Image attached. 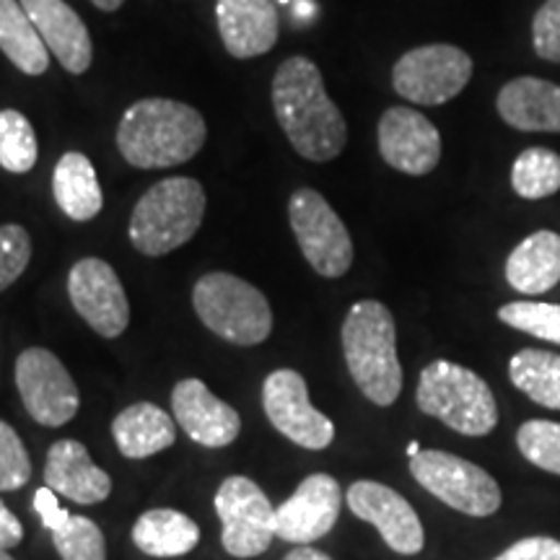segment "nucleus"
<instances>
[{
  "label": "nucleus",
  "instance_id": "f257e3e1",
  "mask_svg": "<svg viewBox=\"0 0 560 560\" xmlns=\"http://www.w3.org/2000/svg\"><path fill=\"white\" fill-rule=\"evenodd\" d=\"M272 109L291 145L306 161L325 164L348 143V125L310 58L283 60L272 79Z\"/></svg>",
  "mask_w": 560,
  "mask_h": 560
},
{
  "label": "nucleus",
  "instance_id": "f03ea898",
  "mask_svg": "<svg viewBox=\"0 0 560 560\" xmlns=\"http://www.w3.org/2000/svg\"><path fill=\"white\" fill-rule=\"evenodd\" d=\"M202 115L177 100H140L125 109L117 149L138 170H170L185 164L206 143Z\"/></svg>",
  "mask_w": 560,
  "mask_h": 560
},
{
  "label": "nucleus",
  "instance_id": "7ed1b4c3",
  "mask_svg": "<svg viewBox=\"0 0 560 560\" xmlns=\"http://www.w3.org/2000/svg\"><path fill=\"white\" fill-rule=\"evenodd\" d=\"M342 353L361 395L380 408L397 402L402 366L397 355L395 317L382 301L363 299L350 306L342 322Z\"/></svg>",
  "mask_w": 560,
  "mask_h": 560
},
{
  "label": "nucleus",
  "instance_id": "20e7f679",
  "mask_svg": "<svg viewBox=\"0 0 560 560\" xmlns=\"http://www.w3.org/2000/svg\"><path fill=\"white\" fill-rule=\"evenodd\" d=\"M206 215V190L192 177H170L151 187L130 215V242L140 255L161 257L198 234Z\"/></svg>",
  "mask_w": 560,
  "mask_h": 560
},
{
  "label": "nucleus",
  "instance_id": "39448f33",
  "mask_svg": "<svg viewBox=\"0 0 560 560\" xmlns=\"http://www.w3.org/2000/svg\"><path fill=\"white\" fill-rule=\"evenodd\" d=\"M416 402L420 412L462 436H488L499 425V405L488 382L452 361H433L420 371Z\"/></svg>",
  "mask_w": 560,
  "mask_h": 560
},
{
  "label": "nucleus",
  "instance_id": "423d86ee",
  "mask_svg": "<svg viewBox=\"0 0 560 560\" xmlns=\"http://www.w3.org/2000/svg\"><path fill=\"white\" fill-rule=\"evenodd\" d=\"M192 306L210 332L234 346H260L272 332L265 293L231 272H208L195 283Z\"/></svg>",
  "mask_w": 560,
  "mask_h": 560
},
{
  "label": "nucleus",
  "instance_id": "0eeeda50",
  "mask_svg": "<svg viewBox=\"0 0 560 560\" xmlns=\"http://www.w3.org/2000/svg\"><path fill=\"white\" fill-rule=\"evenodd\" d=\"M410 472L441 503L467 516H493L501 509L503 495L493 475L457 454L423 450L410 457Z\"/></svg>",
  "mask_w": 560,
  "mask_h": 560
},
{
  "label": "nucleus",
  "instance_id": "6e6552de",
  "mask_svg": "<svg viewBox=\"0 0 560 560\" xmlns=\"http://www.w3.org/2000/svg\"><path fill=\"white\" fill-rule=\"evenodd\" d=\"M289 219L301 255L322 278H342L353 265V242L330 202L312 187H299L289 200Z\"/></svg>",
  "mask_w": 560,
  "mask_h": 560
},
{
  "label": "nucleus",
  "instance_id": "1a4fd4ad",
  "mask_svg": "<svg viewBox=\"0 0 560 560\" xmlns=\"http://www.w3.org/2000/svg\"><path fill=\"white\" fill-rule=\"evenodd\" d=\"M215 514L223 524L221 540L229 556L257 558L276 537V509L262 488L244 475H231L215 493Z\"/></svg>",
  "mask_w": 560,
  "mask_h": 560
},
{
  "label": "nucleus",
  "instance_id": "9d476101",
  "mask_svg": "<svg viewBox=\"0 0 560 560\" xmlns=\"http://www.w3.org/2000/svg\"><path fill=\"white\" fill-rule=\"evenodd\" d=\"M472 79V58L454 45H423L405 52L392 70L395 91L412 104L439 107Z\"/></svg>",
  "mask_w": 560,
  "mask_h": 560
},
{
  "label": "nucleus",
  "instance_id": "9b49d317",
  "mask_svg": "<svg viewBox=\"0 0 560 560\" xmlns=\"http://www.w3.org/2000/svg\"><path fill=\"white\" fill-rule=\"evenodd\" d=\"M262 408L280 436L310 452H322L335 441V423L310 400L304 376L278 369L262 384Z\"/></svg>",
  "mask_w": 560,
  "mask_h": 560
},
{
  "label": "nucleus",
  "instance_id": "f8f14e48",
  "mask_svg": "<svg viewBox=\"0 0 560 560\" xmlns=\"http://www.w3.org/2000/svg\"><path fill=\"white\" fill-rule=\"evenodd\" d=\"M16 387L26 412L47 429H60L79 412V387L52 350L26 348L19 355Z\"/></svg>",
  "mask_w": 560,
  "mask_h": 560
},
{
  "label": "nucleus",
  "instance_id": "ddd939ff",
  "mask_svg": "<svg viewBox=\"0 0 560 560\" xmlns=\"http://www.w3.org/2000/svg\"><path fill=\"white\" fill-rule=\"evenodd\" d=\"M68 296L81 319L102 338H120L130 325V301L109 262L83 257L68 272Z\"/></svg>",
  "mask_w": 560,
  "mask_h": 560
},
{
  "label": "nucleus",
  "instance_id": "4468645a",
  "mask_svg": "<svg viewBox=\"0 0 560 560\" xmlns=\"http://www.w3.org/2000/svg\"><path fill=\"white\" fill-rule=\"evenodd\" d=\"M342 509L340 482L327 472L301 480L289 501L276 509V537L283 542L310 545L330 535Z\"/></svg>",
  "mask_w": 560,
  "mask_h": 560
},
{
  "label": "nucleus",
  "instance_id": "2eb2a0df",
  "mask_svg": "<svg viewBox=\"0 0 560 560\" xmlns=\"http://www.w3.org/2000/svg\"><path fill=\"white\" fill-rule=\"evenodd\" d=\"M350 511L380 529L382 540L400 556H418L425 545V532L416 509L397 490L374 480H359L346 495Z\"/></svg>",
  "mask_w": 560,
  "mask_h": 560
},
{
  "label": "nucleus",
  "instance_id": "dca6fc26",
  "mask_svg": "<svg viewBox=\"0 0 560 560\" xmlns=\"http://www.w3.org/2000/svg\"><path fill=\"white\" fill-rule=\"evenodd\" d=\"M380 153L392 170L423 177L436 170L441 136L429 117L410 107H389L380 120Z\"/></svg>",
  "mask_w": 560,
  "mask_h": 560
},
{
  "label": "nucleus",
  "instance_id": "f3484780",
  "mask_svg": "<svg viewBox=\"0 0 560 560\" xmlns=\"http://www.w3.org/2000/svg\"><path fill=\"white\" fill-rule=\"evenodd\" d=\"M172 412L182 431L208 450H223L242 431L240 412L215 397L200 380H182L174 387Z\"/></svg>",
  "mask_w": 560,
  "mask_h": 560
},
{
  "label": "nucleus",
  "instance_id": "a211bd4d",
  "mask_svg": "<svg viewBox=\"0 0 560 560\" xmlns=\"http://www.w3.org/2000/svg\"><path fill=\"white\" fill-rule=\"evenodd\" d=\"M19 3L30 13L32 24L37 26L39 37L45 39L55 60L68 73H86L94 60V47L79 13L70 9L66 0H19Z\"/></svg>",
  "mask_w": 560,
  "mask_h": 560
},
{
  "label": "nucleus",
  "instance_id": "6ab92c4d",
  "mask_svg": "<svg viewBox=\"0 0 560 560\" xmlns=\"http://www.w3.org/2000/svg\"><path fill=\"white\" fill-rule=\"evenodd\" d=\"M215 19L226 52L234 58L249 60L276 47L280 21L272 0H219Z\"/></svg>",
  "mask_w": 560,
  "mask_h": 560
},
{
  "label": "nucleus",
  "instance_id": "aec40b11",
  "mask_svg": "<svg viewBox=\"0 0 560 560\" xmlns=\"http://www.w3.org/2000/svg\"><path fill=\"white\" fill-rule=\"evenodd\" d=\"M45 482L62 499L73 503H102L112 493V478L89 457V450L75 439L55 441L47 452Z\"/></svg>",
  "mask_w": 560,
  "mask_h": 560
},
{
  "label": "nucleus",
  "instance_id": "412c9836",
  "mask_svg": "<svg viewBox=\"0 0 560 560\" xmlns=\"http://www.w3.org/2000/svg\"><path fill=\"white\" fill-rule=\"evenodd\" d=\"M501 120L524 132H560V86L545 79L509 81L499 91Z\"/></svg>",
  "mask_w": 560,
  "mask_h": 560
},
{
  "label": "nucleus",
  "instance_id": "4be33fe9",
  "mask_svg": "<svg viewBox=\"0 0 560 560\" xmlns=\"http://www.w3.org/2000/svg\"><path fill=\"white\" fill-rule=\"evenodd\" d=\"M506 280L511 289L527 296L556 289L560 283V234L542 229L516 244L506 260Z\"/></svg>",
  "mask_w": 560,
  "mask_h": 560
},
{
  "label": "nucleus",
  "instance_id": "5701e85b",
  "mask_svg": "<svg viewBox=\"0 0 560 560\" xmlns=\"http://www.w3.org/2000/svg\"><path fill=\"white\" fill-rule=\"evenodd\" d=\"M112 436L122 457L149 459L170 450L177 441V429L172 416H166L159 405L136 402L112 420Z\"/></svg>",
  "mask_w": 560,
  "mask_h": 560
},
{
  "label": "nucleus",
  "instance_id": "b1692460",
  "mask_svg": "<svg viewBox=\"0 0 560 560\" xmlns=\"http://www.w3.org/2000/svg\"><path fill=\"white\" fill-rule=\"evenodd\" d=\"M52 195L62 213L79 223H86L102 213V185L86 153H62L58 164H55Z\"/></svg>",
  "mask_w": 560,
  "mask_h": 560
},
{
  "label": "nucleus",
  "instance_id": "393cba45",
  "mask_svg": "<svg viewBox=\"0 0 560 560\" xmlns=\"http://www.w3.org/2000/svg\"><path fill=\"white\" fill-rule=\"evenodd\" d=\"M132 542L151 558H182L200 542V527L174 509H151L132 524Z\"/></svg>",
  "mask_w": 560,
  "mask_h": 560
},
{
  "label": "nucleus",
  "instance_id": "a878e982",
  "mask_svg": "<svg viewBox=\"0 0 560 560\" xmlns=\"http://www.w3.org/2000/svg\"><path fill=\"white\" fill-rule=\"evenodd\" d=\"M0 50L26 75L50 68V50L19 0H0Z\"/></svg>",
  "mask_w": 560,
  "mask_h": 560
},
{
  "label": "nucleus",
  "instance_id": "bb28decb",
  "mask_svg": "<svg viewBox=\"0 0 560 560\" xmlns=\"http://www.w3.org/2000/svg\"><path fill=\"white\" fill-rule=\"evenodd\" d=\"M509 380L532 402L560 410V355L550 350L524 348L509 361Z\"/></svg>",
  "mask_w": 560,
  "mask_h": 560
},
{
  "label": "nucleus",
  "instance_id": "cd10ccee",
  "mask_svg": "<svg viewBox=\"0 0 560 560\" xmlns=\"http://www.w3.org/2000/svg\"><path fill=\"white\" fill-rule=\"evenodd\" d=\"M511 187L524 200H542L560 190V156L550 149H527L511 166Z\"/></svg>",
  "mask_w": 560,
  "mask_h": 560
},
{
  "label": "nucleus",
  "instance_id": "c85d7f7f",
  "mask_svg": "<svg viewBox=\"0 0 560 560\" xmlns=\"http://www.w3.org/2000/svg\"><path fill=\"white\" fill-rule=\"evenodd\" d=\"M39 156L32 122L19 109H0V166L5 172L26 174Z\"/></svg>",
  "mask_w": 560,
  "mask_h": 560
},
{
  "label": "nucleus",
  "instance_id": "c756f323",
  "mask_svg": "<svg viewBox=\"0 0 560 560\" xmlns=\"http://www.w3.org/2000/svg\"><path fill=\"white\" fill-rule=\"evenodd\" d=\"M55 550L62 560H107V540L100 524L89 516H73L52 532Z\"/></svg>",
  "mask_w": 560,
  "mask_h": 560
},
{
  "label": "nucleus",
  "instance_id": "7c9ffc66",
  "mask_svg": "<svg viewBox=\"0 0 560 560\" xmlns=\"http://www.w3.org/2000/svg\"><path fill=\"white\" fill-rule=\"evenodd\" d=\"M499 319L514 330L560 346V304L545 301H511L499 310Z\"/></svg>",
  "mask_w": 560,
  "mask_h": 560
},
{
  "label": "nucleus",
  "instance_id": "2f4dec72",
  "mask_svg": "<svg viewBox=\"0 0 560 560\" xmlns=\"http://www.w3.org/2000/svg\"><path fill=\"white\" fill-rule=\"evenodd\" d=\"M516 446L529 465L560 475V423L556 420H527L516 431Z\"/></svg>",
  "mask_w": 560,
  "mask_h": 560
},
{
  "label": "nucleus",
  "instance_id": "473e14b6",
  "mask_svg": "<svg viewBox=\"0 0 560 560\" xmlns=\"http://www.w3.org/2000/svg\"><path fill=\"white\" fill-rule=\"evenodd\" d=\"M32 478V459L24 441L5 420H0V493L24 488Z\"/></svg>",
  "mask_w": 560,
  "mask_h": 560
},
{
  "label": "nucleus",
  "instance_id": "72a5a7b5",
  "mask_svg": "<svg viewBox=\"0 0 560 560\" xmlns=\"http://www.w3.org/2000/svg\"><path fill=\"white\" fill-rule=\"evenodd\" d=\"M32 240L19 223H3L0 226V293L16 283L21 272L30 268Z\"/></svg>",
  "mask_w": 560,
  "mask_h": 560
},
{
  "label": "nucleus",
  "instance_id": "f704fd0d",
  "mask_svg": "<svg viewBox=\"0 0 560 560\" xmlns=\"http://www.w3.org/2000/svg\"><path fill=\"white\" fill-rule=\"evenodd\" d=\"M532 45L542 60L560 62V0H545L532 19Z\"/></svg>",
  "mask_w": 560,
  "mask_h": 560
},
{
  "label": "nucleus",
  "instance_id": "c9c22d12",
  "mask_svg": "<svg viewBox=\"0 0 560 560\" xmlns=\"http://www.w3.org/2000/svg\"><path fill=\"white\" fill-rule=\"evenodd\" d=\"M493 560H560V540L556 537H524Z\"/></svg>",
  "mask_w": 560,
  "mask_h": 560
},
{
  "label": "nucleus",
  "instance_id": "e433bc0d",
  "mask_svg": "<svg viewBox=\"0 0 560 560\" xmlns=\"http://www.w3.org/2000/svg\"><path fill=\"white\" fill-rule=\"evenodd\" d=\"M34 511L39 514L42 520V527L45 529H60L62 524L70 520L68 509H62V503L58 501V493H55L52 488H39L37 493H34Z\"/></svg>",
  "mask_w": 560,
  "mask_h": 560
},
{
  "label": "nucleus",
  "instance_id": "4c0bfd02",
  "mask_svg": "<svg viewBox=\"0 0 560 560\" xmlns=\"http://www.w3.org/2000/svg\"><path fill=\"white\" fill-rule=\"evenodd\" d=\"M21 540H24V527H21L16 514L0 499V550L16 548Z\"/></svg>",
  "mask_w": 560,
  "mask_h": 560
},
{
  "label": "nucleus",
  "instance_id": "58836bf2",
  "mask_svg": "<svg viewBox=\"0 0 560 560\" xmlns=\"http://www.w3.org/2000/svg\"><path fill=\"white\" fill-rule=\"evenodd\" d=\"M283 560H332V558L325 556V552H322V550L310 548V545H301V548L291 550Z\"/></svg>",
  "mask_w": 560,
  "mask_h": 560
},
{
  "label": "nucleus",
  "instance_id": "ea45409f",
  "mask_svg": "<svg viewBox=\"0 0 560 560\" xmlns=\"http://www.w3.org/2000/svg\"><path fill=\"white\" fill-rule=\"evenodd\" d=\"M91 3H94L96 9H102V11H117L125 3V0H91Z\"/></svg>",
  "mask_w": 560,
  "mask_h": 560
},
{
  "label": "nucleus",
  "instance_id": "a19ab883",
  "mask_svg": "<svg viewBox=\"0 0 560 560\" xmlns=\"http://www.w3.org/2000/svg\"><path fill=\"white\" fill-rule=\"evenodd\" d=\"M296 13H299V16H312V13H314V3H310V0H299Z\"/></svg>",
  "mask_w": 560,
  "mask_h": 560
},
{
  "label": "nucleus",
  "instance_id": "79ce46f5",
  "mask_svg": "<svg viewBox=\"0 0 560 560\" xmlns=\"http://www.w3.org/2000/svg\"><path fill=\"white\" fill-rule=\"evenodd\" d=\"M420 452H423V450H420L418 441H410V444H408V457H416V454H420Z\"/></svg>",
  "mask_w": 560,
  "mask_h": 560
},
{
  "label": "nucleus",
  "instance_id": "37998d69",
  "mask_svg": "<svg viewBox=\"0 0 560 560\" xmlns=\"http://www.w3.org/2000/svg\"><path fill=\"white\" fill-rule=\"evenodd\" d=\"M0 560H13V558L9 556V550H0Z\"/></svg>",
  "mask_w": 560,
  "mask_h": 560
},
{
  "label": "nucleus",
  "instance_id": "c03bdc74",
  "mask_svg": "<svg viewBox=\"0 0 560 560\" xmlns=\"http://www.w3.org/2000/svg\"><path fill=\"white\" fill-rule=\"evenodd\" d=\"M278 3H291V0H278Z\"/></svg>",
  "mask_w": 560,
  "mask_h": 560
}]
</instances>
